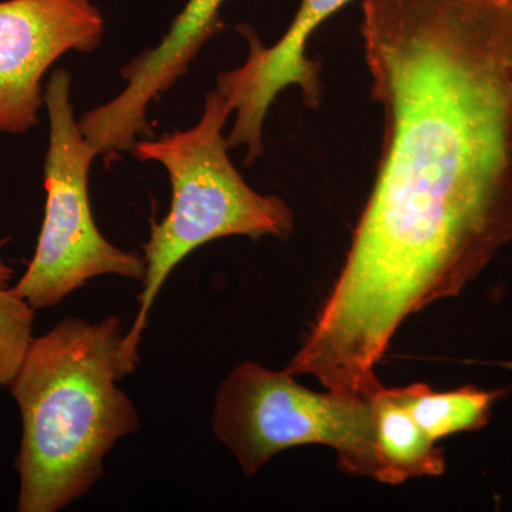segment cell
<instances>
[{"instance_id": "1", "label": "cell", "mask_w": 512, "mask_h": 512, "mask_svg": "<svg viewBox=\"0 0 512 512\" xmlns=\"http://www.w3.org/2000/svg\"><path fill=\"white\" fill-rule=\"evenodd\" d=\"M382 156L345 264L291 363L367 394L404 320L512 242V0H365Z\"/></svg>"}, {"instance_id": "2", "label": "cell", "mask_w": 512, "mask_h": 512, "mask_svg": "<svg viewBox=\"0 0 512 512\" xmlns=\"http://www.w3.org/2000/svg\"><path fill=\"white\" fill-rule=\"evenodd\" d=\"M117 316L60 320L33 339L10 384L22 417L19 512H57L84 497L104 474L117 441L140 429L123 379Z\"/></svg>"}, {"instance_id": "3", "label": "cell", "mask_w": 512, "mask_h": 512, "mask_svg": "<svg viewBox=\"0 0 512 512\" xmlns=\"http://www.w3.org/2000/svg\"><path fill=\"white\" fill-rule=\"evenodd\" d=\"M225 97L215 89L205 97L204 113L194 127L136 141L140 161H156L170 178L173 198L168 214L154 222L143 245L146 276L138 313L121 342L124 375L136 370L138 346L164 282L195 249L224 237L288 239L295 228L291 207L276 195L252 190L228 157L225 123L231 116Z\"/></svg>"}, {"instance_id": "4", "label": "cell", "mask_w": 512, "mask_h": 512, "mask_svg": "<svg viewBox=\"0 0 512 512\" xmlns=\"http://www.w3.org/2000/svg\"><path fill=\"white\" fill-rule=\"evenodd\" d=\"M212 431L251 477L281 451L306 444L332 447L343 473L376 476L370 396L313 392L286 370L245 362L215 396Z\"/></svg>"}, {"instance_id": "5", "label": "cell", "mask_w": 512, "mask_h": 512, "mask_svg": "<svg viewBox=\"0 0 512 512\" xmlns=\"http://www.w3.org/2000/svg\"><path fill=\"white\" fill-rule=\"evenodd\" d=\"M49 148L43 165L45 218L35 255L15 292L37 309L52 308L103 275L144 281L146 261L101 234L89 195L90 167L99 156L74 116L72 74L56 70L45 89Z\"/></svg>"}, {"instance_id": "6", "label": "cell", "mask_w": 512, "mask_h": 512, "mask_svg": "<svg viewBox=\"0 0 512 512\" xmlns=\"http://www.w3.org/2000/svg\"><path fill=\"white\" fill-rule=\"evenodd\" d=\"M104 18L92 0L0 2V134L37 126L43 77L66 53L103 42Z\"/></svg>"}, {"instance_id": "7", "label": "cell", "mask_w": 512, "mask_h": 512, "mask_svg": "<svg viewBox=\"0 0 512 512\" xmlns=\"http://www.w3.org/2000/svg\"><path fill=\"white\" fill-rule=\"evenodd\" d=\"M352 0H302L291 25L281 39L266 47L249 26L237 30L247 39V62L231 72L218 74L217 89L229 110L237 113L227 146H244L245 165L254 164L264 154V121L269 107L282 90L298 86L309 109L322 99L320 63L306 56L308 42L316 29Z\"/></svg>"}, {"instance_id": "8", "label": "cell", "mask_w": 512, "mask_h": 512, "mask_svg": "<svg viewBox=\"0 0 512 512\" xmlns=\"http://www.w3.org/2000/svg\"><path fill=\"white\" fill-rule=\"evenodd\" d=\"M225 2L188 0L161 42L123 67V92L83 114L80 128L99 156L114 160L121 151H131L140 134L151 133L148 106L188 72L202 46L224 29Z\"/></svg>"}, {"instance_id": "9", "label": "cell", "mask_w": 512, "mask_h": 512, "mask_svg": "<svg viewBox=\"0 0 512 512\" xmlns=\"http://www.w3.org/2000/svg\"><path fill=\"white\" fill-rule=\"evenodd\" d=\"M369 396L375 423V480L399 485L410 478L441 476L446 471L443 450L404 406L399 387L380 386Z\"/></svg>"}, {"instance_id": "10", "label": "cell", "mask_w": 512, "mask_h": 512, "mask_svg": "<svg viewBox=\"0 0 512 512\" xmlns=\"http://www.w3.org/2000/svg\"><path fill=\"white\" fill-rule=\"evenodd\" d=\"M404 406L431 440L439 441L458 433L487 426L495 400L501 392L466 386L450 392H436L423 383L399 387Z\"/></svg>"}, {"instance_id": "11", "label": "cell", "mask_w": 512, "mask_h": 512, "mask_svg": "<svg viewBox=\"0 0 512 512\" xmlns=\"http://www.w3.org/2000/svg\"><path fill=\"white\" fill-rule=\"evenodd\" d=\"M35 309L13 288H0V386H10L33 342Z\"/></svg>"}, {"instance_id": "12", "label": "cell", "mask_w": 512, "mask_h": 512, "mask_svg": "<svg viewBox=\"0 0 512 512\" xmlns=\"http://www.w3.org/2000/svg\"><path fill=\"white\" fill-rule=\"evenodd\" d=\"M9 242L10 238L0 239V251H2V248L8 245ZM13 275H15V271H13L12 266H9L0 258V288H6L9 282L12 281Z\"/></svg>"}]
</instances>
